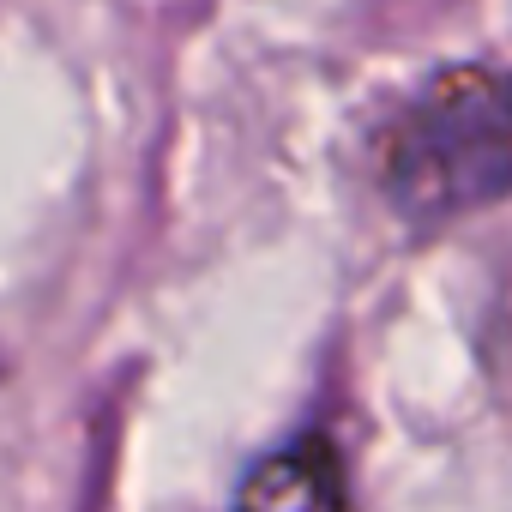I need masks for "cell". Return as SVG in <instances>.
Instances as JSON below:
<instances>
[{
  "mask_svg": "<svg viewBox=\"0 0 512 512\" xmlns=\"http://www.w3.org/2000/svg\"><path fill=\"white\" fill-rule=\"evenodd\" d=\"M380 181L416 223L512 199V73L452 67L428 79L386 127Z\"/></svg>",
  "mask_w": 512,
  "mask_h": 512,
  "instance_id": "1",
  "label": "cell"
},
{
  "mask_svg": "<svg viewBox=\"0 0 512 512\" xmlns=\"http://www.w3.org/2000/svg\"><path fill=\"white\" fill-rule=\"evenodd\" d=\"M235 500H247V506H338L344 500L338 452L326 440H296L290 452H272L253 464V476L235 488Z\"/></svg>",
  "mask_w": 512,
  "mask_h": 512,
  "instance_id": "2",
  "label": "cell"
}]
</instances>
